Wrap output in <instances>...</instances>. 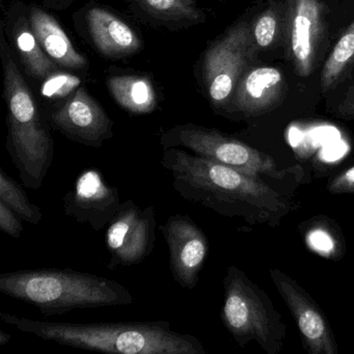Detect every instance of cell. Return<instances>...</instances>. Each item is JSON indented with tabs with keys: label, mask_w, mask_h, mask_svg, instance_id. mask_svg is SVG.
<instances>
[{
	"label": "cell",
	"mask_w": 354,
	"mask_h": 354,
	"mask_svg": "<svg viewBox=\"0 0 354 354\" xmlns=\"http://www.w3.org/2000/svg\"><path fill=\"white\" fill-rule=\"evenodd\" d=\"M223 287L221 318L235 341L244 346L254 339L267 353L279 352L286 325L266 294L236 266L227 267Z\"/></svg>",
	"instance_id": "5"
},
{
	"label": "cell",
	"mask_w": 354,
	"mask_h": 354,
	"mask_svg": "<svg viewBox=\"0 0 354 354\" xmlns=\"http://www.w3.org/2000/svg\"><path fill=\"white\" fill-rule=\"evenodd\" d=\"M277 32V19L271 12L264 14L257 22L254 39L260 47H268L274 39Z\"/></svg>",
	"instance_id": "25"
},
{
	"label": "cell",
	"mask_w": 354,
	"mask_h": 354,
	"mask_svg": "<svg viewBox=\"0 0 354 354\" xmlns=\"http://www.w3.org/2000/svg\"><path fill=\"white\" fill-rule=\"evenodd\" d=\"M162 149L182 148L213 162L252 177H281L272 157L217 129L194 123L179 124L160 134Z\"/></svg>",
	"instance_id": "6"
},
{
	"label": "cell",
	"mask_w": 354,
	"mask_h": 354,
	"mask_svg": "<svg viewBox=\"0 0 354 354\" xmlns=\"http://www.w3.org/2000/svg\"><path fill=\"white\" fill-rule=\"evenodd\" d=\"M0 318L22 333L78 349L117 354H206L198 337L173 330L167 320L53 322L5 312L0 313Z\"/></svg>",
	"instance_id": "2"
},
{
	"label": "cell",
	"mask_w": 354,
	"mask_h": 354,
	"mask_svg": "<svg viewBox=\"0 0 354 354\" xmlns=\"http://www.w3.org/2000/svg\"><path fill=\"white\" fill-rule=\"evenodd\" d=\"M169 252V269L174 281L186 290H194L209 252L206 234L188 215H171L159 227Z\"/></svg>",
	"instance_id": "10"
},
{
	"label": "cell",
	"mask_w": 354,
	"mask_h": 354,
	"mask_svg": "<svg viewBox=\"0 0 354 354\" xmlns=\"http://www.w3.org/2000/svg\"><path fill=\"white\" fill-rule=\"evenodd\" d=\"M270 277L295 320L306 350L312 354H337L330 325L313 298L279 269H271Z\"/></svg>",
	"instance_id": "12"
},
{
	"label": "cell",
	"mask_w": 354,
	"mask_h": 354,
	"mask_svg": "<svg viewBox=\"0 0 354 354\" xmlns=\"http://www.w3.org/2000/svg\"><path fill=\"white\" fill-rule=\"evenodd\" d=\"M283 76L272 67L252 70L241 78L232 97L235 111L246 115H258L270 109L279 101Z\"/></svg>",
	"instance_id": "17"
},
{
	"label": "cell",
	"mask_w": 354,
	"mask_h": 354,
	"mask_svg": "<svg viewBox=\"0 0 354 354\" xmlns=\"http://www.w3.org/2000/svg\"><path fill=\"white\" fill-rule=\"evenodd\" d=\"M161 165L171 174L173 188L182 198L223 216H239L248 223H277L291 207L287 198L260 178L213 162L185 149H163Z\"/></svg>",
	"instance_id": "1"
},
{
	"label": "cell",
	"mask_w": 354,
	"mask_h": 354,
	"mask_svg": "<svg viewBox=\"0 0 354 354\" xmlns=\"http://www.w3.org/2000/svg\"><path fill=\"white\" fill-rule=\"evenodd\" d=\"M0 292L36 306L46 317L78 308L130 306L136 301L119 281L70 268L1 273Z\"/></svg>",
	"instance_id": "3"
},
{
	"label": "cell",
	"mask_w": 354,
	"mask_h": 354,
	"mask_svg": "<svg viewBox=\"0 0 354 354\" xmlns=\"http://www.w3.org/2000/svg\"><path fill=\"white\" fill-rule=\"evenodd\" d=\"M250 35L248 24H237L213 42L203 55V86L215 109L231 102L242 72L252 57Z\"/></svg>",
	"instance_id": "7"
},
{
	"label": "cell",
	"mask_w": 354,
	"mask_h": 354,
	"mask_svg": "<svg viewBox=\"0 0 354 354\" xmlns=\"http://www.w3.org/2000/svg\"><path fill=\"white\" fill-rule=\"evenodd\" d=\"M82 84V80L78 76L66 70H59L41 82L40 93L45 100L53 101L57 104L75 94Z\"/></svg>",
	"instance_id": "22"
},
{
	"label": "cell",
	"mask_w": 354,
	"mask_h": 354,
	"mask_svg": "<svg viewBox=\"0 0 354 354\" xmlns=\"http://www.w3.org/2000/svg\"><path fill=\"white\" fill-rule=\"evenodd\" d=\"M5 32L0 55L3 70V97L7 103L6 150L26 188L42 187L55 157V140L36 98L16 65Z\"/></svg>",
	"instance_id": "4"
},
{
	"label": "cell",
	"mask_w": 354,
	"mask_h": 354,
	"mask_svg": "<svg viewBox=\"0 0 354 354\" xmlns=\"http://www.w3.org/2000/svg\"><path fill=\"white\" fill-rule=\"evenodd\" d=\"M28 9L32 30L45 55L59 69L69 72L88 71V59L76 50L59 21L45 8L30 3Z\"/></svg>",
	"instance_id": "15"
},
{
	"label": "cell",
	"mask_w": 354,
	"mask_h": 354,
	"mask_svg": "<svg viewBox=\"0 0 354 354\" xmlns=\"http://www.w3.org/2000/svg\"><path fill=\"white\" fill-rule=\"evenodd\" d=\"M84 34L99 55L111 61L132 57L144 44L138 32L120 16L102 6H88L82 17Z\"/></svg>",
	"instance_id": "13"
},
{
	"label": "cell",
	"mask_w": 354,
	"mask_h": 354,
	"mask_svg": "<svg viewBox=\"0 0 354 354\" xmlns=\"http://www.w3.org/2000/svg\"><path fill=\"white\" fill-rule=\"evenodd\" d=\"M130 8L146 24L171 32L206 22V15L196 0H130Z\"/></svg>",
	"instance_id": "16"
},
{
	"label": "cell",
	"mask_w": 354,
	"mask_h": 354,
	"mask_svg": "<svg viewBox=\"0 0 354 354\" xmlns=\"http://www.w3.org/2000/svg\"><path fill=\"white\" fill-rule=\"evenodd\" d=\"M333 194H351L354 192V167L346 169L335 178L328 186Z\"/></svg>",
	"instance_id": "26"
},
{
	"label": "cell",
	"mask_w": 354,
	"mask_h": 354,
	"mask_svg": "<svg viewBox=\"0 0 354 354\" xmlns=\"http://www.w3.org/2000/svg\"><path fill=\"white\" fill-rule=\"evenodd\" d=\"M12 335L9 333L0 330V346H5L11 341Z\"/></svg>",
	"instance_id": "28"
},
{
	"label": "cell",
	"mask_w": 354,
	"mask_h": 354,
	"mask_svg": "<svg viewBox=\"0 0 354 354\" xmlns=\"http://www.w3.org/2000/svg\"><path fill=\"white\" fill-rule=\"evenodd\" d=\"M354 57V22L335 45L333 53L327 59L322 73V86L330 88Z\"/></svg>",
	"instance_id": "21"
},
{
	"label": "cell",
	"mask_w": 354,
	"mask_h": 354,
	"mask_svg": "<svg viewBox=\"0 0 354 354\" xmlns=\"http://www.w3.org/2000/svg\"><path fill=\"white\" fill-rule=\"evenodd\" d=\"M0 201L30 225H39L42 221L43 213L40 207L30 202L22 186L3 169H0Z\"/></svg>",
	"instance_id": "20"
},
{
	"label": "cell",
	"mask_w": 354,
	"mask_h": 354,
	"mask_svg": "<svg viewBox=\"0 0 354 354\" xmlns=\"http://www.w3.org/2000/svg\"><path fill=\"white\" fill-rule=\"evenodd\" d=\"M1 28L11 41L28 76L42 82L47 76L62 70L41 48L30 24V9L24 1L14 0L6 12Z\"/></svg>",
	"instance_id": "14"
},
{
	"label": "cell",
	"mask_w": 354,
	"mask_h": 354,
	"mask_svg": "<svg viewBox=\"0 0 354 354\" xmlns=\"http://www.w3.org/2000/svg\"><path fill=\"white\" fill-rule=\"evenodd\" d=\"M75 0H42L43 8L53 11L63 12L69 9Z\"/></svg>",
	"instance_id": "27"
},
{
	"label": "cell",
	"mask_w": 354,
	"mask_h": 354,
	"mask_svg": "<svg viewBox=\"0 0 354 354\" xmlns=\"http://www.w3.org/2000/svg\"><path fill=\"white\" fill-rule=\"evenodd\" d=\"M308 245L322 256L330 257L335 254V239L329 232L314 229L306 236Z\"/></svg>",
	"instance_id": "24"
},
{
	"label": "cell",
	"mask_w": 354,
	"mask_h": 354,
	"mask_svg": "<svg viewBox=\"0 0 354 354\" xmlns=\"http://www.w3.org/2000/svg\"><path fill=\"white\" fill-rule=\"evenodd\" d=\"M48 122L68 140L91 148L100 149L113 136V120L84 86L67 100L55 104Z\"/></svg>",
	"instance_id": "9"
},
{
	"label": "cell",
	"mask_w": 354,
	"mask_h": 354,
	"mask_svg": "<svg viewBox=\"0 0 354 354\" xmlns=\"http://www.w3.org/2000/svg\"><path fill=\"white\" fill-rule=\"evenodd\" d=\"M63 201L67 216L96 232L113 221L122 204L118 187L107 184L96 169L82 171Z\"/></svg>",
	"instance_id": "11"
},
{
	"label": "cell",
	"mask_w": 354,
	"mask_h": 354,
	"mask_svg": "<svg viewBox=\"0 0 354 354\" xmlns=\"http://www.w3.org/2000/svg\"><path fill=\"white\" fill-rule=\"evenodd\" d=\"M106 86L118 105L131 115H150L158 105L152 80L144 74H121L107 77Z\"/></svg>",
	"instance_id": "19"
},
{
	"label": "cell",
	"mask_w": 354,
	"mask_h": 354,
	"mask_svg": "<svg viewBox=\"0 0 354 354\" xmlns=\"http://www.w3.org/2000/svg\"><path fill=\"white\" fill-rule=\"evenodd\" d=\"M320 32V6L317 0H296L292 26V51L296 69L301 76L312 72L315 43Z\"/></svg>",
	"instance_id": "18"
},
{
	"label": "cell",
	"mask_w": 354,
	"mask_h": 354,
	"mask_svg": "<svg viewBox=\"0 0 354 354\" xmlns=\"http://www.w3.org/2000/svg\"><path fill=\"white\" fill-rule=\"evenodd\" d=\"M156 227L153 205L140 209L132 200L122 203L105 232V245L111 254L109 269L144 262L154 250Z\"/></svg>",
	"instance_id": "8"
},
{
	"label": "cell",
	"mask_w": 354,
	"mask_h": 354,
	"mask_svg": "<svg viewBox=\"0 0 354 354\" xmlns=\"http://www.w3.org/2000/svg\"><path fill=\"white\" fill-rule=\"evenodd\" d=\"M22 221L17 213L0 201V231L17 239L24 231Z\"/></svg>",
	"instance_id": "23"
}]
</instances>
